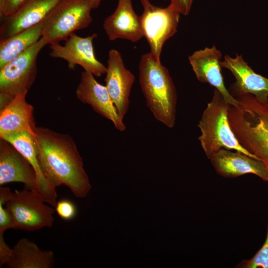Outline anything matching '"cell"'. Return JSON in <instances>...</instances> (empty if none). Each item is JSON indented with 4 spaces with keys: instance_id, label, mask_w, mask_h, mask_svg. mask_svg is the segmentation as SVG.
Returning a JSON list of instances; mask_svg holds the SVG:
<instances>
[{
    "instance_id": "cell-1",
    "label": "cell",
    "mask_w": 268,
    "mask_h": 268,
    "mask_svg": "<svg viewBox=\"0 0 268 268\" xmlns=\"http://www.w3.org/2000/svg\"><path fill=\"white\" fill-rule=\"evenodd\" d=\"M34 138L42 169L50 183L55 188L66 185L77 198L86 197L91 187L71 137L36 127Z\"/></svg>"
},
{
    "instance_id": "cell-2",
    "label": "cell",
    "mask_w": 268,
    "mask_h": 268,
    "mask_svg": "<svg viewBox=\"0 0 268 268\" xmlns=\"http://www.w3.org/2000/svg\"><path fill=\"white\" fill-rule=\"evenodd\" d=\"M235 98L238 105H230L228 113L231 128L242 146L268 166V99L251 94Z\"/></svg>"
},
{
    "instance_id": "cell-3",
    "label": "cell",
    "mask_w": 268,
    "mask_h": 268,
    "mask_svg": "<svg viewBox=\"0 0 268 268\" xmlns=\"http://www.w3.org/2000/svg\"><path fill=\"white\" fill-rule=\"evenodd\" d=\"M139 82L147 107L168 128L175 123L177 92L168 69L150 52L139 63Z\"/></svg>"
},
{
    "instance_id": "cell-4",
    "label": "cell",
    "mask_w": 268,
    "mask_h": 268,
    "mask_svg": "<svg viewBox=\"0 0 268 268\" xmlns=\"http://www.w3.org/2000/svg\"><path fill=\"white\" fill-rule=\"evenodd\" d=\"M229 106L221 93L214 89L198 125L201 131L198 139L206 156L210 159L220 149L225 148L257 159L245 149L235 137L228 120Z\"/></svg>"
},
{
    "instance_id": "cell-5",
    "label": "cell",
    "mask_w": 268,
    "mask_h": 268,
    "mask_svg": "<svg viewBox=\"0 0 268 268\" xmlns=\"http://www.w3.org/2000/svg\"><path fill=\"white\" fill-rule=\"evenodd\" d=\"M91 0H60L43 21L42 37L48 44L66 40L92 22Z\"/></svg>"
},
{
    "instance_id": "cell-6",
    "label": "cell",
    "mask_w": 268,
    "mask_h": 268,
    "mask_svg": "<svg viewBox=\"0 0 268 268\" xmlns=\"http://www.w3.org/2000/svg\"><path fill=\"white\" fill-rule=\"evenodd\" d=\"M45 203L35 192L25 188L10 191L4 205L12 216L15 229L33 231L53 224L55 210Z\"/></svg>"
},
{
    "instance_id": "cell-7",
    "label": "cell",
    "mask_w": 268,
    "mask_h": 268,
    "mask_svg": "<svg viewBox=\"0 0 268 268\" xmlns=\"http://www.w3.org/2000/svg\"><path fill=\"white\" fill-rule=\"evenodd\" d=\"M42 37L27 50L0 67V94L13 97L28 92L37 74L38 56L47 45Z\"/></svg>"
},
{
    "instance_id": "cell-8",
    "label": "cell",
    "mask_w": 268,
    "mask_h": 268,
    "mask_svg": "<svg viewBox=\"0 0 268 268\" xmlns=\"http://www.w3.org/2000/svg\"><path fill=\"white\" fill-rule=\"evenodd\" d=\"M140 2L143 8L139 16L143 36L149 45L150 53L160 61L164 44L177 32L180 13L171 3L160 8L149 0H140Z\"/></svg>"
},
{
    "instance_id": "cell-9",
    "label": "cell",
    "mask_w": 268,
    "mask_h": 268,
    "mask_svg": "<svg viewBox=\"0 0 268 268\" xmlns=\"http://www.w3.org/2000/svg\"><path fill=\"white\" fill-rule=\"evenodd\" d=\"M97 36L96 33L82 37L74 33L65 40L63 45L59 43L50 45V56L67 61L68 67L74 69L76 65L84 71L90 72L96 77L105 74L107 67L96 58L93 41Z\"/></svg>"
},
{
    "instance_id": "cell-10",
    "label": "cell",
    "mask_w": 268,
    "mask_h": 268,
    "mask_svg": "<svg viewBox=\"0 0 268 268\" xmlns=\"http://www.w3.org/2000/svg\"><path fill=\"white\" fill-rule=\"evenodd\" d=\"M106 67L105 86L119 116L123 120L129 109V97L135 77L125 67L120 53L116 49L109 51Z\"/></svg>"
},
{
    "instance_id": "cell-11",
    "label": "cell",
    "mask_w": 268,
    "mask_h": 268,
    "mask_svg": "<svg viewBox=\"0 0 268 268\" xmlns=\"http://www.w3.org/2000/svg\"><path fill=\"white\" fill-rule=\"evenodd\" d=\"M75 93L82 103L89 105L96 112L110 120L118 130H126L106 86L99 83L92 73L84 70L81 72Z\"/></svg>"
},
{
    "instance_id": "cell-12",
    "label": "cell",
    "mask_w": 268,
    "mask_h": 268,
    "mask_svg": "<svg viewBox=\"0 0 268 268\" xmlns=\"http://www.w3.org/2000/svg\"><path fill=\"white\" fill-rule=\"evenodd\" d=\"M221 67L229 70L236 81L228 91L234 97L251 94L261 101L268 99V78L256 73L245 62L241 55L232 58L228 55L220 62Z\"/></svg>"
},
{
    "instance_id": "cell-13",
    "label": "cell",
    "mask_w": 268,
    "mask_h": 268,
    "mask_svg": "<svg viewBox=\"0 0 268 268\" xmlns=\"http://www.w3.org/2000/svg\"><path fill=\"white\" fill-rule=\"evenodd\" d=\"M222 54L215 46L195 51L189 57V62L197 79L201 82L207 83L218 90L225 101L237 107L238 101L226 88L222 74L220 60Z\"/></svg>"
},
{
    "instance_id": "cell-14",
    "label": "cell",
    "mask_w": 268,
    "mask_h": 268,
    "mask_svg": "<svg viewBox=\"0 0 268 268\" xmlns=\"http://www.w3.org/2000/svg\"><path fill=\"white\" fill-rule=\"evenodd\" d=\"M210 161L216 172L224 178L252 174L268 183V166L243 153L222 148L212 155Z\"/></svg>"
},
{
    "instance_id": "cell-15",
    "label": "cell",
    "mask_w": 268,
    "mask_h": 268,
    "mask_svg": "<svg viewBox=\"0 0 268 268\" xmlns=\"http://www.w3.org/2000/svg\"><path fill=\"white\" fill-rule=\"evenodd\" d=\"M60 0H25L13 14L0 19L3 40L42 22Z\"/></svg>"
},
{
    "instance_id": "cell-16",
    "label": "cell",
    "mask_w": 268,
    "mask_h": 268,
    "mask_svg": "<svg viewBox=\"0 0 268 268\" xmlns=\"http://www.w3.org/2000/svg\"><path fill=\"white\" fill-rule=\"evenodd\" d=\"M20 182L25 188L36 194L37 182L35 172L29 163L10 143L0 141V185Z\"/></svg>"
},
{
    "instance_id": "cell-17",
    "label": "cell",
    "mask_w": 268,
    "mask_h": 268,
    "mask_svg": "<svg viewBox=\"0 0 268 268\" xmlns=\"http://www.w3.org/2000/svg\"><path fill=\"white\" fill-rule=\"evenodd\" d=\"M0 139L10 143L29 162L36 176V194L46 203L55 207L57 197L56 188L50 183L42 169L33 136L28 132H20L4 135Z\"/></svg>"
},
{
    "instance_id": "cell-18",
    "label": "cell",
    "mask_w": 268,
    "mask_h": 268,
    "mask_svg": "<svg viewBox=\"0 0 268 268\" xmlns=\"http://www.w3.org/2000/svg\"><path fill=\"white\" fill-rule=\"evenodd\" d=\"M103 28L111 41L124 39L135 43L144 37L139 16L134 10L132 0H118L114 12L104 20Z\"/></svg>"
},
{
    "instance_id": "cell-19",
    "label": "cell",
    "mask_w": 268,
    "mask_h": 268,
    "mask_svg": "<svg viewBox=\"0 0 268 268\" xmlns=\"http://www.w3.org/2000/svg\"><path fill=\"white\" fill-rule=\"evenodd\" d=\"M26 94L16 95L0 109V137L20 132H28L34 137L33 107L27 102Z\"/></svg>"
},
{
    "instance_id": "cell-20",
    "label": "cell",
    "mask_w": 268,
    "mask_h": 268,
    "mask_svg": "<svg viewBox=\"0 0 268 268\" xmlns=\"http://www.w3.org/2000/svg\"><path fill=\"white\" fill-rule=\"evenodd\" d=\"M54 263L53 251L42 250L35 242L22 238L12 248L5 265L9 268H51Z\"/></svg>"
},
{
    "instance_id": "cell-21",
    "label": "cell",
    "mask_w": 268,
    "mask_h": 268,
    "mask_svg": "<svg viewBox=\"0 0 268 268\" xmlns=\"http://www.w3.org/2000/svg\"><path fill=\"white\" fill-rule=\"evenodd\" d=\"M43 21L0 41V67L19 55L42 37Z\"/></svg>"
},
{
    "instance_id": "cell-22",
    "label": "cell",
    "mask_w": 268,
    "mask_h": 268,
    "mask_svg": "<svg viewBox=\"0 0 268 268\" xmlns=\"http://www.w3.org/2000/svg\"><path fill=\"white\" fill-rule=\"evenodd\" d=\"M242 268H268V225L265 241L252 258L242 261L238 265Z\"/></svg>"
},
{
    "instance_id": "cell-23",
    "label": "cell",
    "mask_w": 268,
    "mask_h": 268,
    "mask_svg": "<svg viewBox=\"0 0 268 268\" xmlns=\"http://www.w3.org/2000/svg\"><path fill=\"white\" fill-rule=\"evenodd\" d=\"M55 210L58 215L65 220L73 219L77 213V209L74 203L67 199H62L57 201Z\"/></svg>"
},
{
    "instance_id": "cell-24",
    "label": "cell",
    "mask_w": 268,
    "mask_h": 268,
    "mask_svg": "<svg viewBox=\"0 0 268 268\" xmlns=\"http://www.w3.org/2000/svg\"><path fill=\"white\" fill-rule=\"evenodd\" d=\"M24 1L25 0H6L3 11L0 15V19L13 14Z\"/></svg>"
},
{
    "instance_id": "cell-25",
    "label": "cell",
    "mask_w": 268,
    "mask_h": 268,
    "mask_svg": "<svg viewBox=\"0 0 268 268\" xmlns=\"http://www.w3.org/2000/svg\"><path fill=\"white\" fill-rule=\"evenodd\" d=\"M170 1L180 14L187 15L189 13L193 0H171Z\"/></svg>"
},
{
    "instance_id": "cell-26",
    "label": "cell",
    "mask_w": 268,
    "mask_h": 268,
    "mask_svg": "<svg viewBox=\"0 0 268 268\" xmlns=\"http://www.w3.org/2000/svg\"><path fill=\"white\" fill-rule=\"evenodd\" d=\"M6 0H0V15L3 11Z\"/></svg>"
},
{
    "instance_id": "cell-27",
    "label": "cell",
    "mask_w": 268,
    "mask_h": 268,
    "mask_svg": "<svg viewBox=\"0 0 268 268\" xmlns=\"http://www.w3.org/2000/svg\"><path fill=\"white\" fill-rule=\"evenodd\" d=\"M102 0H91L93 8L98 7Z\"/></svg>"
},
{
    "instance_id": "cell-28",
    "label": "cell",
    "mask_w": 268,
    "mask_h": 268,
    "mask_svg": "<svg viewBox=\"0 0 268 268\" xmlns=\"http://www.w3.org/2000/svg\"><path fill=\"white\" fill-rule=\"evenodd\" d=\"M170 0L171 1V0Z\"/></svg>"
}]
</instances>
